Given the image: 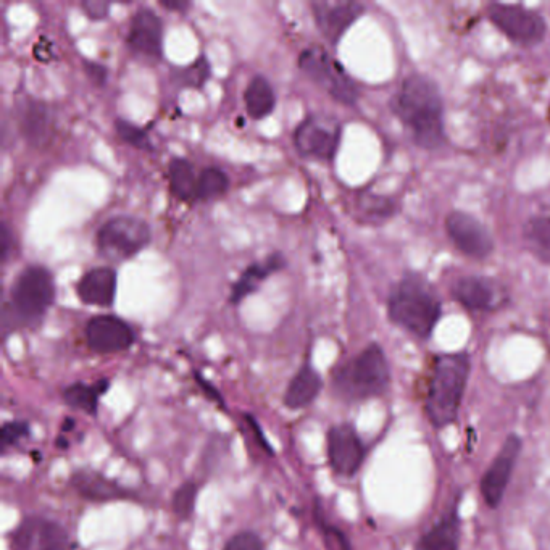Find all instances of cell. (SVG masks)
<instances>
[{"instance_id":"1","label":"cell","mask_w":550,"mask_h":550,"mask_svg":"<svg viewBox=\"0 0 550 550\" xmlns=\"http://www.w3.org/2000/svg\"><path fill=\"white\" fill-rule=\"evenodd\" d=\"M391 107L418 147L433 150L446 144L444 100L433 80L423 75L405 78Z\"/></svg>"},{"instance_id":"2","label":"cell","mask_w":550,"mask_h":550,"mask_svg":"<svg viewBox=\"0 0 550 550\" xmlns=\"http://www.w3.org/2000/svg\"><path fill=\"white\" fill-rule=\"evenodd\" d=\"M441 313V299L430 281L418 273H407L389 294V320L415 338H430Z\"/></svg>"},{"instance_id":"3","label":"cell","mask_w":550,"mask_h":550,"mask_svg":"<svg viewBox=\"0 0 550 550\" xmlns=\"http://www.w3.org/2000/svg\"><path fill=\"white\" fill-rule=\"evenodd\" d=\"M470 371V357L465 352L441 354L434 359L425 412L436 430L452 425L459 417Z\"/></svg>"},{"instance_id":"4","label":"cell","mask_w":550,"mask_h":550,"mask_svg":"<svg viewBox=\"0 0 550 550\" xmlns=\"http://www.w3.org/2000/svg\"><path fill=\"white\" fill-rule=\"evenodd\" d=\"M391 383L388 357L380 344H370L334 370L331 378L334 396L344 402H363L383 396Z\"/></svg>"},{"instance_id":"5","label":"cell","mask_w":550,"mask_h":550,"mask_svg":"<svg viewBox=\"0 0 550 550\" xmlns=\"http://www.w3.org/2000/svg\"><path fill=\"white\" fill-rule=\"evenodd\" d=\"M54 278L47 268L33 265L21 271L12 286V321L20 326H38L54 304Z\"/></svg>"},{"instance_id":"6","label":"cell","mask_w":550,"mask_h":550,"mask_svg":"<svg viewBox=\"0 0 550 550\" xmlns=\"http://www.w3.org/2000/svg\"><path fill=\"white\" fill-rule=\"evenodd\" d=\"M150 228L146 221L134 217H117L100 226L97 249L105 259L128 260L146 249Z\"/></svg>"},{"instance_id":"7","label":"cell","mask_w":550,"mask_h":550,"mask_svg":"<svg viewBox=\"0 0 550 550\" xmlns=\"http://www.w3.org/2000/svg\"><path fill=\"white\" fill-rule=\"evenodd\" d=\"M486 15L500 33L518 46H536L546 38L547 23L544 17L523 5L494 2L488 5Z\"/></svg>"},{"instance_id":"8","label":"cell","mask_w":550,"mask_h":550,"mask_svg":"<svg viewBox=\"0 0 550 550\" xmlns=\"http://www.w3.org/2000/svg\"><path fill=\"white\" fill-rule=\"evenodd\" d=\"M299 67L342 104L354 105L359 99V89L354 81L350 80L344 68L320 47L305 49L300 54Z\"/></svg>"},{"instance_id":"9","label":"cell","mask_w":550,"mask_h":550,"mask_svg":"<svg viewBox=\"0 0 550 550\" xmlns=\"http://www.w3.org/2000/svg\"><path fill=\"white\" fill-rule=\"evenodd\" d=\"M13 550H76V542L57 521L26 517L10 534Z\"/></svg>"},{"instance_id":"10","label":"cell","mask_w":550,"mask_h":550,"mask_svg":"<svg viewBox=\"0 0 550 550\" xmlns=\"http://www.w3.org/2000/svg\"><path fill=\"white\" fill-rule=\"evenodd\" d=\"M341 141V125L333 118L309 117L297 126L294 142L300 154L318 160H333Z\"/></svg>"},{"instance_id":"11","label":"cell","mask_w":550,"mask_h":550,"mask_svg":"<svg viewBox=\"0 0 550 550\" xmlns=\"http://www.w3.org/2000/svg\"><path fill=\"white\" fill-rule=\"evenodd\" d=\"M450 241L470 259L484 260L494 252V238L478 218L467 212H452L446 218Z\"/></svg>"},{"instance_id":"12","label":"cell","mask_w":550,"mask_h":550,"mask_svg":"<svg viewBox=\"0 0 550 550\" xmlns=\"http://www.w3.org/2000/svg\"><path fill=\"white\" fill-rule=\"evenodd\" d=\"M367 447L350 423H341L328 431V462L334 473L352 478L365 462Z\"/></svg>"},{"instance_id":"13","label":"cell","mask_w":550,"mask_h":550,"mask_svg":"<svg viewBox=\"0 0 550 550\" xmlns=\"http://www.w3.org/2000/svg\"><path fill=\"white\" fill-rule=\"evenodd\" d=\"M521 447H523V442H521L520 436L510 434L500 447L499 454L491 463V467L484 473L483 480H481V494H483L484 502L491 509L499 507L500 502L504 499L513 470L517 465Z\"/></svg>"},{"instance_id":"14","label":"cell","mask_w":550,"mask_h":550,"mask_svg":"<svg viewBox=\"0 0 550 550\" xmlns=\"http://www.w3.org/2000/svg\"><path fill=\"white\" fill-rule=\"evenodd\" d=\"M86 342L96 354L125 352L136 341V333L125 320L115 315H97L86 325Z\"/></svg>"},{"instance_id":"15","label":"cell","mask_w":550,"mask_h":550,"mask_svg":"<svg viewBox=\"0 0 550 550\" xmlns=\"http://www.w3.org/2000/svg\"><path fill=\"white\" fill-rule=\"evenodd\" d=\"M452 297L470 312H489L504 304L505 292L486 276H463L452 286Z\"/></svg>"},{"instance_id":"16","label":"cell","mask_w":550,"mask_h":550,"mask_svg":"<svg viewBox=\"0 0 550 550\" xmlns=\"http://www.w3.org/2000/svg\"><path fill=\"white\" fill-rule=\"evenodd\" d=\"M312 10L318 30L333 46H336L350 26L362 17L365 9L359 2L321 0V2H313Z\"/></svg>"},{"instance_id":"17","label":"cell","mask_w":550,"mask_h":550,"mask_svg":"<svg viewBox=\"0 0 550 550\" xmlns=\"http://www.w3.org/2000/svg\"><path fill=\"white\" fill-rule=\"evenodd\" d=\"M126 42L134 54L159 59L163 46V23L159 15L150 9L138 10L131 20Z\"/></svg>"},{"instance_id":"18","label":"cell","mask_w":550,"mask_h":550,"mask_svg":"<svg viewBox=\"0 0 550 550\" xmlns=\"http://www.w3.org/2000/svg\"><path fill=\"white\" fill-rule=\"evenodd\" d=\"M71 488L75 489L83 499L89 502H117V500H139L138 494L121 486L117 481L100 475L97 471H75L70 480Z\"/></svg>"},{"instance_id":"19","label":"cell","mask_w":550,"mask_h":550,"mask_svg":"<svg viewBox=\"0 0 550 550\" xmlns=\"http://www.w3.org/2000/svg\"><path fill=\"white\" fill-rule=\"evenodd\" d=\"M81 302L96 307H110L117 294V273L112 268L89 270L76 286Z\"/></svg>"},{"instance_id":"20","label":"cell","mask_w":550,"mask_h":550,"mask_svg":"<svg viewBox=\"0 0 550 550\" xmlns=\"http://www.w3.org/2000/svg\"><path fill=\"white\" fill-rule=\"evenodd\" d=\"M459 499H455L449 512L431 528L418 542L417 550H459L460 547V513Z\"/></svg>"},{"instance_id":"21","label":"cell","mask_w":550,"mask_h":550,"mask_svg":"<svg viewBox=\"0 0 550 550\" xmlns=\"http://www.w3.org/2000/svg\"><path fill=\"white\" fill-rule=\"evenodd\" d=\"M321 389H323V380L320 373L310 363H305L288 384L284 392V405L289 410L305 409L320 396Z\"/></svg>"},{"instance_id":"22","label":"cell","mask_w":550,"mask_h":550,"mask_svg":"<svg viewBox=\"0 0 550 550\" xmlns=\"http://www.w3.org/2000/svg\"><path fill=\"white\" fill-rule=\"evenodd\" d=\"M284 267H286V259L280 252L270 255L265 262L250 265L231 288V302L239 304L241 300L246 299L250 294H254L260 288V284L267 280L268 276L273 275L276 271L283 270Z\"/></svg>"},{"instance_id":"23","label":"cell","mask_w":550,"mask_h":550,"mask_svg":"<svg viewBox=\"0 0 550 550\" xmlns=\"http://www.w3.org/2000/svg\"><path fill=\"white\" fill-rule=\"evenodd\" d=\"M523 242L534 259L550 265V207L538 210L526 220Z\"/></svg>"},{"instance_id":"24","label":"cell","mask_w":550,"mask_h":550,"mask_svg":"<svg viewBox=\"0 0 550 550\" xmlns=\"http://www.w3.org/2000/svg\"><path fill=\"white\" fill-rule=\"evenodd\" d=\"M20 130L34 146L46 144L52 133V115L49 107L41 102L23 105L20 113Z\"/></svg>"},{"instance_id":"25","label":"cell","mask_w":550,"mask_h":550,"mask_svg":"<svg viewBox=\"0 0 550 550\" xmlns=\"http://www.w3.org/2000/svg\"><path fill=\"white\" fill-rule=\"evenodd\" d=\"M110 381L99 380L94 384L73 383L63 389V400L70 405L71 409L96 417L99 412V400L109 391Z\"/></svg>"},{"instance_id":"26","label":"cell","mask_w":550,"mask_h":550,"mask_svg":"<svg viewBox=\"0 0 550 550\" xmlns=\"http://www.w3.org/2000/svg\"><path fill=\"white\" fill-rule=\"evenodd\" d=\"M244 100H246L247 115L252 120L267 118L276 107L275 91L263 76H255L254 80L250 81Z\"/></svg>"},{"instance_id":"27","label":"cell","mask_w":550,"mask_h":550,"mask_svg":"<svg viewBox=\"0 0 550 550\" xmlns=\"http://www.w3.org/2000/svg\"><path fill=\"white\" fill-rule=\"evenodd\" d=\"M170 189L173 196L180 200L196 199L197 178L196 170L189 160L173 159L168 167Z\"/></svg>"},{"instance_id":"28","label":"cell","mask_w":550,"mask_h":550,"mask_svg":"<svg viewBox=\"0 0 550 550\" xmlns=\"http://www.w3.org/2000/svg\"><path fill=\"white\" fill-rule=\"evenodd\" d=\"M230 188V178L220 168H205L197 180L196 199L212 200L223 196Z\"/></svg>"},{"instance_id":"29","label":"cell","mask_w":550,"mask_h":550,"mask_svg":"<svg viewBox=\"0 0 550 550\" xmlns=\"http://www.w3.org/2000/svg\"><path fill=\"white\" fill-rule=\"evenodd\" d=\"M199 491L200 484L194 480L184 481L180 488L176 489L171 499V509L178 520L186 521L194 515Z\"/></svg>"},{"instance_id":"30","label":"cell","mask_w":550,"mask_h":550,"mask_svg":"<svg viewBox=\"0 0 550 550\" xmlns=\"http://www.w3.org/2000/svg\"><path fill=\"white\" fill-rule=\"evenodd\" d=\"M360 210L370 220H388L394 217L397 205L391 197L375 196V194H363L360 197Z\"/></svg>"},{"instance_id":"31","label":"cell","mask_w":550,"mask_h":550,"mask_svg":"<svg viewBox=\"0 0 550 550\" xmlns=\"http://www.w3.org/2000/svg\"><path fill=\"white\" fill-rule=\"evenodd\" d=\"M115 130H117L118 138L121 141L130 144V146L136 147L139 150H152V142H150L149 134L146 130H142L139 126L133 125L130 121L121 120L118 118L115 121Z\"/></svg>"},{"instance_id":"32","label":"cell","mask_w":550,"mask_h":550,"mask_svg":"<svg viewBox=\"0 0 550 550\" xmlns=\"http://www.w3.org/2000/svg\"><path fill=\"white\" fill-rule=\"evenodd\" d=\"M28 436H30V425L26 421H7L0 430L2 452H5L9 447L17 446L21 439L28 438Z\"/></svg>"},{"instance_id":"33","label":"cell","mask_w":550,"mask_h":550,"mask_svg":"<svg viewBox=\"0 0 550 550\" xmlns=\"http://www.w3.org/2000/svg\"><path fill=\"white\" fill-rule=\"evenodd\" d=\"M223 550H265V542L255 531H241L228 539Z\"/></svg>"},{"instance_id":"34","label":"cell","mask_w":550,"mask_h":550,"mask_svg":"<svg viewBox=\"0 0 550 550\" xmlns=\"http://www.w3.org/2000/svg\"><path fill=\"white\" fill-rule=\"evenodd\" d=\"M189 75L184 76L183 81L189 86H202L209 78V62L204 59L197 60L191 68L186 70Z\"/></svg>"},{"instance_id":"35","label":"cell","mask_w":550,"mask_h":550,"mask_svg":"<svg viewBox=\"0 0 550 550\" xmlns=\"http://www.w3.org/2000/svg\"><path fill=\"white\" fill-rule=\"evenodd\" d=\"M110 7H112V4L105 2V0H84V2H81V9L86 13V17L96 21L109 17Z\"/></svg>"},{"instance_id":"36","label":"cell","mask_w":550,"mask_h":550,"mask_svg":"<svg viewBox=\"0 0 550 550\" xmlns=\"http://www.w3.org/2000/svg\"><path fill=\"white\" fill-rule=\"evenodd\" d=\"M196 381L205 396L209 397L210 400H213L215 404L220 405V409H226L225 399H223L220 391H218V389L215 388L209 380H205L204 376L200 375V373H196Z\"/></svg>"},{"instance_id":"37","label":"cell","mask_w":550,"mask_h":550,"mask_svg":"<svg viewBox=\"0 0 550 550\" xmlns=\"http://www.w3.org/2000/svg\"><path fill=\"white\" fill-rule=\"evenodd\" d=\"M84 70L88 75L89 80L97 86H104L107 81V68L104 65L96 62H84Z\"/></svg>"},{"instance_id":"38","label":"cell","mask_w":550,"mask_h":550,"mask_svg":"<svg viewBox=\"0 0 550 550\" xmlns=\"http://www.w3.org/2000/svg\"><path fill=\"white\" fill-rule=\"evenodd\" d=\"M246 420L247 423H249L250 428H252V431H254L255 438L259 441V446L262 447L268 455L275 454V452H273V447L270 446V442H268L267 438H265V434H263L262 428H260L257 420H255L254 417H250V415H247Z\"/></svg>"},{"instance_id":"39","label":"cell","mask_w":550,"mask_h":550,"mask_svg":"<svg viewBox=\"0 0 550 550\" xmlns=\"http://www.w3.org/2000/svg\"><path fill=\"white\" fill-rule=\"evenodd\" d=\"M0 246H2V260L9 259L10 249H12V231L9 230V226L2 225V231H0Z\"/></svg>"},{"instance_id":"40","label":"cell","mask_w":550,"mask_h":550,"mask_svg":"<svg viewBox=\"0 0 550 550\" xmlns=\"http://www.w3.org/2000/svg\"><path fill=\"white\" fill-rule=\"evenodd\" d=\"M160 5H162L163 9L184 13L191 7V2H186V0H162Z\"/></svg>"},{"instance_id":"41","label":"cell","mask_w":550,"mask_h":550,"mask_svg":"<svg viewBox=\"0 0 550 550\" xmlns=\"http://www.w3.org/2000/svg\"><path fill=\"white\" fill-rule=\"evenodd\" d=\"M75 428V421L73 418H67L65 423H63L62 433H67V431L73 430Z\"/></svg>"}]
</instances>
